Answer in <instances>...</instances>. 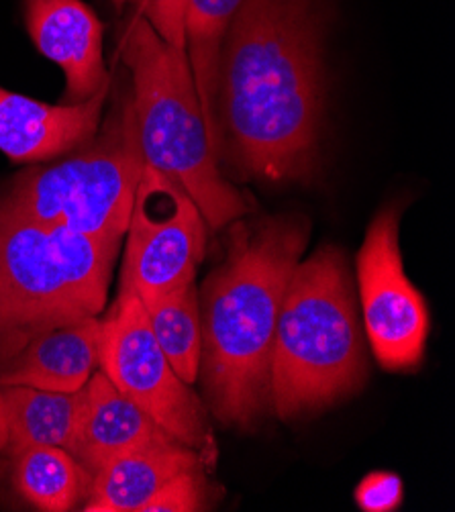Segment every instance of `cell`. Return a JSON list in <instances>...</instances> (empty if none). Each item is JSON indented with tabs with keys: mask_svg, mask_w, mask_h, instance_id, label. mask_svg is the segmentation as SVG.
Listing matches in <instances>:
<instances>
[{
	"mask_svg": "<svg viewBox=\"0 0 455 512\" xmlns=\"http://www.w3.org/2000/svg\"><path fill=\"white\" fill-rule=\"evenodd\" d=\"M317 0H243L219 60L237 162L268 182L307 178L323 109Z\"/></svg>",
	"mask_w": 455,
	"mask_h": 512,
	"instance_id": "6da1fadb",
	"label": "cell"
},
{
	"mask_svg": "<svg viewBox=\"0 0 455 512\" xmlns=\"http://www.w3.org/2000/svg\"><path fill=\"white\" fill-rule=\"evenodd\" d=\"M307 237L309 225L298 217L237 225L227 262L202 290V380L215 415L227 425H254L272 406L278 317Z\"/></svg>",
	"mask_w": 455,
	"mask_h": 512,
	"instance_id": "7a4b0ae2",
	"label": "cell"
},
{
	"mask_svg": "<svg viewBox=\"0 0 455 512\" xmlns=\"http://www.w3.org/2000/svg\"><path fill=\"white\" fill-rule=\"evenodd\" d=\"M366 347L347 258L333 245L296 266L280 309L270 396L282 419L319 411L356 390Z\"/></svg>",
	"mask_w": 455,
	"mask_h": 512,
	"instance_id": "3957f363",
	"label": "cell"
},
{
	"mask_svg": "<svg viewBox=\"0 0 455 512\" xmlns=\"http://www.w3.org/2000/svg\"><path fill=\"white\" fill-rule=\"evenodd\" d=\"M123 60L133 78L131 102L145 164L180 186L211 229L245 215V196L219 172L188 51L166 43L135 11L123 35Z\"/></svg>",
	"mask_w": 455,
	"mask_h": 512,
	"instance_id": "277c9868",
	"label": "cell"
},
{
	"mask_svg": "<svg viewBox=\"0 0 455 512\" xmlns=\"http://www.w3.org/2000/svg\"><path fill=\"white\" fill-rule=\"evenodd\" d=\"M119 245L0 207V366L35 335L103 313Z\"/></svg>",
	"mask_w": 455,
	"mask_h": 512,
	"instance_id": "5b68a950",
	"label": "cell"
},
{
	"mask_svg": "<svg viewBox=\"0 0 455 512\" xmlns=\"http://www.w3.org/2000/svg\"><path fill=\"white\" fill-rule=\"evenodd\" d=\"M145 166L131 96L72 158L27 170L0 207L96 239L121 241Z\"/></svg>",
	"mask_w": 455,
	"mask_h": 512,
	"instance_id": "8992f818",
	"label": "cell"
},
{
	"mask_svg": "<svg viewBox=\"0 0 455 512\" xmlns=\"http://www.w3.org/2000/svg\"><path fill=\"white\" fill-rule=\"evenodd\" d=\"M100 372L174 439L213 457L205 408L172 370L141 298L129 286H121L111 315L103 319Z\"/></svg>",
	"mask_w": 455,
	"mask_h": 512,
	"instance_id": "52a82bcc",
	"label": "cell"
},
{
	"mask_svg": "<svg viewBox=\"0 0 455 512\" xmlns=\"http://www.w3.org/2000/svg\"><path fill=\"white\" fill-rule=\"evenodd\" d=\"M121 286L149 302L194 280L207 247V221L164 174L143 166L127 225Z\"/></svg>",
	"mask_w": 455,
	"mask_h": 512,
	"instance_id": "ba28073f",
	"label": "cell"
},
{
	"mask_svg": "<svg viewBox=\"0 0 455 512\" xmlns=\"http://www.w3.org/2000/svg\"><path fill=\"white\" fill-rule=\"evenodd\" d=\"M358 280L364 327L378 364L388 372L417 368L429 337V311L402 270L394 209L372 221L358 253Z\"/></svg>",
	"mask_w": 455,
	"mask_h": 512,
	"instance_id": "9c48e42d",
	"label": "cell"
},
{
	"mask_svg": "<svg viewBox=\"0 0 455 512\" xmlns=\"http://www.w3.org/2000/svg\"><path fill=\"white\" fill-rule=\"evenodd\" d=\"M27 27L45 58L64 70L68 105L109 84L103 62V25L80 0H25Z\"/></svg>",
	"mask_w": 455,
	"mask_h": 512,
	"instance_id": "30bf717a",
	"label": "cell"
},
{
	"mask_svg": "<svg viewBox=\"0 0 455 512\" xmlns=\"http://www.w3.org/2000/svg\"><path fill=\"white\" fill-rule=\"evenodd\" d=\"M109 84L78 105H45L0 88V151L13 162H45L86 145L98 131Z\"/></svg>",
	"mask_w": 455,
	"mask_h": 512,
	"instance_id": "8fae6325",
	"label": "cell"
},
{
	"mask_svg": "<svg viewBox=\"0 0 455 512\" xmlns=\"http://www.w3.org/2000/svg\"><path fill=\"white\" fill-rule=\"evenodd\" d=\"M170 439L103 372H96L84 384L78 423L66 449L94 476L117 455Z\"/></svg>",
	"mask_w": 455,
	"mask_h": 512,
	"instance_id": "7c38bea8",
	"label": "cell"
},
{
	"mask_svg": "<svg viewBox=\"0 0 455 512\" xmlns=\"http://www.w3.org/2000/svg\"><path fill=\"white\" fill-rule=\"evenodd\" d=\"M100 343L103 319L98 317L47 329L0 366V386L76 392L100 366Z\"/></svg>",
	"mask_w": 455,
	"mask_h": 512,
	"instance_id": "4fadbf2b",
	"label": "cell"
},
{
	"mask_svg": "<svg viewBox=\"0 0 455 512\" xmlns=\"http://www.w3.org/2000/svg\"><path fill=\"white\" fill-rule=\"evenodd\" d=\"M202 462L205 457L178 439L117 455L92 476L84 510L141 512L172 478L186 470L202 468Z\"/></svg>",
	"mask_w": 455,
	"mask_h": 512,
	"instance_id": "5bb4252c",
	"label": "cell"
},
{
	"mask_svg": "<svg viewBox=\"0 0 455 512\" xmlns=\"http://www.w3.org/2000/svg\"><path fill=\"white\" fill-rule=\"evenodd\" d=\"M84 388L76 392L39 390L31 386H3L7 447L15 453L33 445L68 447L82 408Z\"/></svg>",
	"mask_w": 455,
	"mask_h": 512,
	"instance_id": "9a60e30c",
	"label": "cell"
},
{
	"mask_svg": "<svg viewBox=\"0 0 455 512\" xmlns=\"http://www.w3.org/2000/svg\"><path fill=\"white\" fill-rule=\"evenodd\" d=\"M15 492L43 512H66L86 502L92 474L64 447L33 445L11 453Z\"/></svg>",
	"mask_w": 455,
	"mask_h": 512,
	"instance_id": "2e32d148",
	"label": "cell"
},
{
	"mask_svg": "<svg viewBox=\"0 0 455 512\" xmlns=\"http://www.w3.org/2000/svg\"><path fill=\"white\" fill-rule=\"evenodd\" d=\"M243 0H186L184 33L188 62L200 100L202 115L213 141V147L221 151L219 123L215 117V92L219 86V60L221 47L231 21L241 9Z\"/></svg>",
	"mask_w": 455,
	"mask_h": 512,
	"instance_id": "e0dca14e",
	"label": "cell"
},
{
	"mask_svg": "<svg viewBox=\"0 0 455 512\" xmlns=\"http://www.w3.org/2000/svg\"><path fill=\"white\" fill-rule=\"evenodd\" d=\"M147 321L166 360L182 382L188 386L196 380L200 370L202 327L198 311V290L194 280L143 302Z\"/></svg>",
	"mask_w": 455,
	"mask_h": 512,
	"instance_id": "ac0fdd59",
	"label": "cell"
},
{
	"mask_svg": "<svg viewBox=\"0 0 455 512\" xmlns=\"http://www.w3.org/2000/svg\"><path fill=\"white\" fill-rule=\"evenodd\" d=\"M207 484L200 468L172 478L141 512H196L207 510Z\"/></svg>",
	"mask_w": 455,
	"mask_h": 512,
	"instance_id": "d6986e66",
	"label": "cell"
},
{
	"mask_svg": "<svg viewBox=\"0 0 455 512\" xmlns=\"http://www.w3.org/2000/svg\"><path fill=\"white\" fill-rule=\"evenodd\" d=\"M133 5L166 43L186 51V0H133Z\"/></svg>",
	"mask_w": 455,
	"mask_h": 512,
	"instance_id": "ffe728a7",
	"label": "cell"
},
{
	"mask_svg": "<svg viewBox=\"0 0 455 512\" xmlns=\"http://www.w3.org/2000/svg\"><path fill=\"white\" fill-rule=\"evenodd\" d=\"M356 502L366 512H390L402 502V480L396 474L374 472L356 488Z\"/></svg>",
	"mask_w": 455,
	"mask_h": 512,
	"instance_id": "44dd1931",
	"label": "cell"
},
{
	"mask_svg": "<svg viewBox=\"0 0 455 512\" xmlns=\"http://www.w3.org/2000/svg\"><path fill=\"white\" fill-rule=\"evenodd\" d=\"M7 447V421H5V411H3V402H0V451Z\"/></svg>",
	"mask_w": 455,
	"mask_h": 512,
	"instance_id": "7402d4cb",
	"label": "cell"
}]
</instances>
